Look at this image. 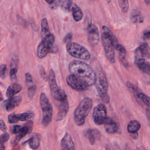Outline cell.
<instances>
[{"label":"cell","instance_id":"7","mask_svg":"<svg viewBox=\"0 0 150 150\" xmlns=\"http://www.w3.org/2000/svg\"><path fill=\"white\" fill-rule=\"evenodd\" d=\"M54 42V36L52 33H49L39 43L37 48V55L40 59L45 57L51 50Z\"/></svg>","mask_w":150,"mask_h":150},{"label":"cell","instance_id":"22","mask_svg":"<svg viewBox=\"0 0 150 150\" xmlns=\"http://www.w3.org/2000/svg\"><path fill=\"white\" fill-rule=\"evenodd\" d=\"M85 136L88 139L90 143L93 145L96 139L100 138V134L99 131L96 129H88L85 132Z\"/></svg>","mask_w":150,"mask_h":150},{"label":"cell","instance_id":"29","mask_svg":"<svg viewBox=\"0 0 150 150\" xmlns=\"http://www.w3.org/2000/svg\"><path fill=\"white\" fill-rule=\"evenodd\" d=\"M117 50H118L119 52V58H120L121 62L122 63V64L125 67H128V64L125 59L126 50H125V47L122 45H120V46H119V47L118 48V49Z\"/></svg>","mask_w":150,"mask_h":150},{"label":"cell","instance_id":"44","mask_svg":"<svg viewBox=\"0 0 150 150\" xmlns=\"http://www.w3.org/2000/svg\"><path fill=\"white\" fill-rule=\"evenodd\" d=\"M135 150H146V149H145V148L144 147H143V146H139V147L137 148Z\"/></svg>","mask_w":150,"mask_h":150},{"label":"cell","instance_id":"46","mask_svg":"<svg viewBox=\"0 0 150 150\" xmlns=\"http://www.w3.org/2000/svg\"><path fill=\"white\" fill-rule=\"evenodd\" d=\"M45 1H46V2H47L49 4L51 5V4H52V3H53V0H45Z\"/></svg>","mask_w":150,"mask_h":150},{"label":"cell","instance_id":"42","mask_svg":"<svg viewBox=\"0 0 150 150\" xmlns=\"http://www.w3.org/2000/svg\"><path fill=\"white\" fill-rule=\"evenodd\" d=\"M150 37V32L149 30H146L143 34V38L144 39H149Z\"/></svg>","mask_w":150,"mask_h":150},{"label":"cell","instance_id":"21","mask_svg":"<svg viewBox=\"0 0 150 150\" xmlns=\"http://www.w3.org/2000/svg\"><path fill=\"white\" fill-rule=\"evenodd\" d=\"M104 129L108 134H114L117 131L118 126L115 122L111 118L107 117L104 123Z\"/></svg>","mask_w":150,"mask_h":150},{"label":"cell","instance_id":"6","mask_svg":"<svg viewBox=\"0 0 150 150\" xmlns=\"http://www.w3.org/2000/svg\"><path fill=\"white\" fill-rule=\"evenodd\" d=\"M49 84L50 87V90L52 96L57 101H62L67 98L66 94L64 91L62 89H60L57 86L56 81L55 73L53 70L51 69L49 71Z\"/></svg>","mask_w":150,"mask_h":150},{"label":"cell","instance_id":"1","mask_svg":"<svg viewBox=\"0 0 150 150\" xmlns=\"http://www.w3.org/2000/svg\"><path fill=\"white\" fill-rule=\"evenodd\" d=\"M69 71L71 75L85 81L89 86L94 85L96 83L97 74L90 66L83 61L74 60L70 62Z\"/></svg>","mask_w":150,"mask_h":150},{"label":"cell","instance_id":"13","mask_svg":"<svg viewBox=\"0 0 150 150\" xmlns=\"http://www.w3.org/2000/svg\"><path fill=\"white\" fill-rule=\"evenodd\" d=\"M150 57L149 46L147 43H143L135 50V60L139 59L148 60Z\"/></svg>","mask_w":150,"mask_h":150},{"label":"cell","instance_id":"40","mask_svg":"<svg viewBox=\"0 0 150 150\" xmlns=\"http://www.w3.org/2000/svg\"><path fill=\"white\" fill-rule=\"evenodd\" d=\"M71 39H72V35L70 33H69L64 36L63 39V41L64 42H67L68 43L70 42V40H71Z\"/></svg>","mask_w":150,"mask_h":150},{"label":"cell","instance_id":"37","mask_svg":"<svg viewBox=\"0 0 150 150\" xmlns=\"http://www.w3.org/2000/svg\"><path fill=\"white\" fill-rule=\"evenodd\" d=\"M39 72H40V75L41 76V77L45 81H47L48 80V76L46 73V71L44 69L43 67L41 66L40 67V70H39Z\"/></svg>","mask_w":150,"mask_h":150},{"label":"cell","instance_id":"32","mask_svg":"<svg viewBox=\"0 0 150 150\" xmlns=\"http://www.w3.org/2000/svg\"><path fill=\"white\" fill-rule=\"evenodd\" d=\"M137 101L138 102L143 103L144 104L146 105L148 107L149 106V97L142 92H140L138 94L137 98Z\"/></svg>","mask_w":150,"mask_h":150},{"label":"cell","instance_id":"8","mask_svg":"<svg viewBox=\"0 0 150 150\" xmlns=\"http://www.w3.org/2000/svg\"><path fill=\"white\" fill-rule=\"evenodd\" d=\"M93 118L96 125L104 124L107 119V108L103 104H98L95 107L93 112Z\"/></svg>","mask_w":150,"mask_h":150},{"label":"cell","instance_id":"34","mask_svg":"<svg viewBox=\"0 0 150 150\" xmlns=\"http://www.w3.org/2000/svg\"><path fill=\"white\" fill-rule=\"evenodd\" d=\"M61 7L64 11H69L72 4V0H61Z\"/></svg>","mask_w":150,"mask_h":150},{"label":"cell","instance_id":"33","mask_svg":"<svg viewBox=\"0 0 150 150\" xmlns=\"http://www.w3.org/2000/svg\"><path fill=\"white\" fill-rule=\"evenodd\" d=\"M119 6L122 12L125 13L129 9V3L128 0H118Z\"/></svg>","mask_w":150,"mask_h":150},{"label":"cell","instance_id":"14","mask_svg":"<svg viewBox=\"0 0 150 150\" xmlns=\"http://www.w3.org/2000/svg\"><path fill=\"white\" fill-rule=\"evenodd\" d=\"M60 145L62 150H75L74 143L69 132H66L61 139Z\"/></svg>","mask_w":150,"mask_h":150},{"label":"cell","instance_id":"10","mask_svg":"<svg viewBox=\"0 0 150 150\" xmlns=\"http://www.w3.org/2000/svg\"><path fill=\"white\" fill-rule=\"evenodd\" d=\"M101 38L102 44H103L104 52L107 59L109 60V61L111 63H114L115 62V52H114V47L111 43L110 40L104 32L102 33Z\"/></svg>","mask_w":150,"mask_h":150},{"label":"cell","instance_id":"11","mask_svg":"<svg viewBox=\"0 0 150 150\" xmlns=\"http://www.w3.org/2000/svg\"><path fill=\"white\" fill-rule=\"evenodd\" d=\"M87 39L90 45L95 46L99 40V32L97 26L90 23L87 27Z\"/></svg>","mask_w":150,"mask_h":150},{"label":"cell","instance_id":"49","mask_svg":"<svg viewBox=\"0 0 150 150\" xmlns=\"http://www.w3.org/2000/svg\"><path fill=\"white\" fill-rule=\"evenodd\" d=\"M105 150H111V149H110V148L109 147V146L106 145V146H105Z\"/></svg>","mask_w":150,"mask_h":150},{"label":"cell","instance_id":"38","mask_svg":"<svg viewBox=\"0 0 150 150\" xmlns=\"http://www.w3.org/2000/svg\"><path fill=\"white\" fill-rule=\"evenodd\" d=\"M22 127H21V125H15L12 127V129H11V132L12 134H18L21 129Z\"/></svg>","mask_w":150,"mask_h":150},{"label":"cell","instance_id":"36","mask_svg":"<svg viewBox=\"0 0 150 150\" xmlns=\"http://www.w3.org/2000/svg\"><path fill=\"white\" fill-rule=\"evenodd\" d=\"M9 138V134L7 132H4L0 135V145L6 142Z\"/></svg>","mask_w":150,"mask_h":150},{"label":"cell","instance_id":"17","mask_svg":"<svg viewBox=\"0 0 150 150\" xmlns=\"http://www.w3.org/2000/svg\"><path fill=\"white\" fill-rule=\"evenodd\" d=\"M22 101L21 96H13L9 98L5 102V109L7 111H12L16 107L18 106Z\"/></svg>","mask_w":150,"mask_h":150},{"label":"cell","instance_id":"26","mask_svg":"<svg viewBox=\"0 0 150 150\" xmlns=\"http://www.w3.org/2000/svg\"><path fill=\"white\" fill-rule=\"evenodd\" d=\"M71 12L73 18L76 22H79L82 19L83 16V12L81 8L77 4H73V6H71Z\"/></svg>","mask_w":150,"mask_h":150},{"label":"cell","instance_id":"5","mask_svg":"<svg viewBox=\"0 0 150 150\" xmlns=\"http://www.w3.org/2000/svg\"><path fill=\"white\" fill-rule=\"evenodd\" d=\"M67 52L73 57L83 60H88L90 58V54L88 50L75 42H69L66 45Z\"/></svg>","mask_w":150,"mask_h":150},{"label":"cell","instance_id":"3","mask_svg":"<svg viewBox=\"0 0 150 150\" xmlns=\"http://www.w3.org/2000/svg\"><path fill=\"white\" fill-rule=\"evenodd\" d=\"M94 84L102 101L104 103H108L110 101V97L107 94L108 84L106 76L103 72H100L96 75V81Z\"/></svg>","mask_w":150,"mask_h":150},{"label":"cell","instance_id":"9","mask_svg":"<svg viewBox=\"0 0 150 150\" xmlns=\"http://www.w3.org/2000/svg\"><path fill=\"white\" fill-rule=\"evenodd\" d=\"M66 81L70 87L77 91H85L90 87L85 81L71 74L67 76Z\"/></svg>","mask_w":150,"mask_h":150},{"label":"cell","instance_id":"31","mask_svg":"<svg viewBox=\"0 0 150 150\" xmlns=\"http://www.w3.org/2000/svg\"><path fill=\"white\" fill-rule=\"evenodd\" d=\"M126 85L128 87V88L129 89L131 92L133 94V95L134 96L135 99L137 100L138 94L140 92H141L140 91V90L138 88V87L137 86H135V84H134L133 83H131L129 81H127L126 83Z\"/></svg>","mask_w":150,"mask_h":150},{"label":"cell","instance_id":"47","mask_svg":"<svg viewBox=\"0 0 150 150\" xmlns=\"http://www.w3.org/2000/svg\"><path fill=\"white\" fill-rule=\"evenodd\" d=\"M0 150H5V146L3 144L0 145Z\"/></svg>","mask_w":150,"mask_h":150},{"label":"cell","instance_id":"41","mask_svg":"<svg viewBox=\"0 0 150 150\" xmlns=\"http://www.w3.org/2000/svg\"><path fill=\"white\" fill-rule=\"evenodd\" d=\"M0 129L4 132H5L6 130V127L3 120H0Z\"/></svg>","mask_w":150,"mask_h":150},{"label":"cell","instance_id":"30","mask_svg":"<svg viewBox=\"0 0 150 150\" xmlns=\"http://www.w3.org/2000/svg\"><path fill=\"white\" fill-rule=\"evenodd\" d=\"M49 33V28L46 18L42 19L41 21V37L44 38Z\"/></svg>","mask_w":150,"mask_h":150},{"label":"cell","instance_id":"16","mask_svg":"<svg viewBox=\"0 0 150 150\" xmlns=\"http://www.w3.org/2000/svg\"><path fill=\"white\" fill-rule=\"evenodd\" d=\"M60 102V103L59 106V111L56 119L57 121L63 120L69 110V102L67 98Z\"/></svg>","mask_w":150,"mask_h":150},{"label":"cell","instance_id":"27","mask_svg":"<svg viewBox=\"0 0 150 150\" xmlns=\"http://www.w3.org/2000/svg\"><path fill=\"white\" fill-rule=\"evenodd\" d=\"M29 142V146L33 150H36L40 145V135L38 134H35L33 137H32L29 140H28Z\"/></svg>","mask_w":150,"mask_h":150},{"label":"cell","instance_id":"24","mask_svg":"<svg viewBox=\"0 0 150 150\" xmlns=\"http://www.w3.org/2000/svg\"><path fill=\"white\" fill-rule=\"evenodd\" d=\"M135 63L137 67L144 73L149 74L150 73V66L149 63L145 59H139L135 60Z\"/></svg>","mask_w":150,"mask_h":150},{"label":"cell","instance_id":"45","mask_svg":"<svg viewBox=\"0 0 150 150\" xmlns=\"http://www.w3.org/2000/svg\"><path fill=\"white\" fill-rule=\"evenodd\" d=\"M114 149H115V150H121V148H120L117 145H115V146H114Z\"/></svg>","mask_w":150,"mask_h":150},{"label":"cell","instance_id":"20","mask_svg":"<svg viewBox=\"0 0 150 150\" xmlns=\"http://www.w3.org/2000/svg\"><path fill=\"white\" fill-rule=\"evenodd\" d=\"M102 29L103 30V32L108 36V38H109V39L111 41V43L113 46V47L117 50L118 48L119 47V46H120L121 44L119 43L118 39H117L116 36L114 35V34L110 30V29L109 28H108L107 26H103L102 27Z\"/></svg>","mask_w":150,"mask_h":150},{"label":"cell","instance_id":"39","mask_svg":"<svg viewBox=\"0 0 150 150\" xmlns=\"http://www.w3.org/2000/svg\"><path fill=\"white\" fill-rule=\"evenodd\" d=\"M60 1H61V0H53L52 4L50 5L51 9H56L58 7V6L59 5V4H60Z\"/></svg>","mask_w":150,"mask_h":150},{"label":"cell","instance_id":"28","mask_svg":"<svg viewBox=\"0 0 150 150\" xmlns=\"http://www.w3.org/2000/svg\"><path fill=\"white\" fill-rule=\"evenodd\" d=\"M141 128L140 123L136 120L130 121L127 126V130L129 133L137 132Z\"/></svg>","mask_w":150,"mask_h":150},{"label":"cell","instance_id":"50","mask_svg":"<svg viewBox=\"0 0 150 150\" xmlns=\"http://www.w3.org/2000/svg\"><path fill=\"white\" fill-rule=\"evenodd\" d=\"M145 2L147 5H148L149 3V0H145Z\"/></svg>","mask_w":150,"mask_h":150},{"label":"cell","instance_id":"18","mask_svg":"<svg viewBox=\"0 0 150 150\" xmlns=\"http://www.w3.org/2000/svg\"><path fill=\"white\" fill-rule=\"evenodd\" d=\"M32 126H33L32 122L29 121V122L26 124L24 127H22L21 131L18 133L15 139H14V142L15 143L18 142L20 139L23 138L26 134L30 132L32 129Z\"/></svg>","mask_w":150,"mask_h":150},{"label":"cell","instance_id":"4","mask_svg":"<svg viewBox=\"0 0 150 150\" xmlns=\"http://www.w3.org/2000/svg\"><path fill=\"white\" fill-rule=\"evenodd\" d=\"M40 105L42 110V124L44 127H46L52 120L53 108L46 94L43 93H41L40 96Z\"/></svg>","mask_w":150,"mask_h":150},{"label":"cell","instance_id":"25","mask_svg":"<svg viewBox=\"0 0 150 150\" xmlns=\"http://www.w3.org/2000/svg\"><path fill=\"white\" fill-rule=\"evenodd\" d=\"M130 20L132 23H141L144 22V18L139 10L134 9L131 13Z\"/></svg>","mask_w":150,"mask_h":150},{"label":"cell","instance_id":"19","mask_svg":"<svg viewBox=\"0 0 150 150\" xmlns=\"http://www.w3.org/2000/svg\"><path fill=\"white\" fill-rule=\"evenodd\" d=\"M18 58L16 56L12 57L11 62L10 77L12 81H16L17 80L16 74L18 70Z\"/></svg>","mask_w":150,"mask_h":150},{"label":"cell","instance_id":"2","mask_svg":"<svg viewBox=\"0 0 150 150\" xmlns=\"http://www.w3.org/2000/svg\"><path fill=\"white\" fill-rule=\"evenodd\" d=\"M92 106L93 100L89 97H86L80 102L74 112V121L77 125L81 126L84 124L86 118L90 111Z\"/></svg>","mask_w":150,"mask_h":150},{"label":"cell","instance_id":"51","mask_svg":"<svg viewBox=\"0 0 150 150\" xmlns=\"http://www.w3.org/2000/svg\"></svg>","mask_w":150,"mask_h":150},{"label":"cell","instance_id":"12","mask_svg":"<svg viewBox=\"0 0 150 150\" xmlns=\"http://www.w3.org/2000/svg\"><path fill=\"white\" fill-rule=\"evenodd\" d=\"M34 117V114L32 111H28L22 114H11L8 116V122L11 124L16 123L20 121H28Z\"/></svg>","mask_w":150,"mask_h":150},{"label":"cell","instance_id":"48","mask_svg":"<svg viewBox=\"0 0 150 150\" xmlns=\"http://www.w3.org/2000/svg\"><path fill=\"white\" fill-rule=\"evenodd\" d=\"M2 100H3V96H2V94H1V93L0 92V101H1Z\"/></svg>","mask_w":150,"mask_h":150},{"label":"cell","instance_id":"43","mask_svg":"<svg viewBox=\"0 0 150 150\" xmlns=\"http://www.w3.org/2000/svg\"><path fill=\"white\" fill-rule=\"evenodd\" d=\"M138 132H135V133H132L131 134V137L134 139H136L137 138H138Z\"/></svg>","mask_w":150,"mask_h":150},{"label":"cell","instance_id":"35","mask_svg":"<svg viewBox=\"0 0 150 150\" xmlns=\"http://www.w3.org/2000/svg\"><path fill=\"white\" fill-rule=\"evenodd\" d=\"M7 74V67L6 65L5 64H1L0 66V77L2 79H5Z\"/></svg>","mask_w":150,"mask_h":150},{"label":"cell","instance_id":"15","mask_svg":"<svg viewBox=\"0 0 150 150\" xmlns=\"http://www.w3.org/2000/svg\"><path fill=\"white\" fill-rule=\"evenodd\" d=\"M25 76V83L28 88V94L30 98H32L34 96L36 90V86L33 83L31 74L29 73H26Z\"/></svg>","mask_w":150,"mask_h":150},{"label":"cell","instance_id":"23","mask_svg":"<svg viewBox=\"0 0 150 150\" xmlns=\"http://www.w3.org/2000/svg\"><path fill=\"white\" fill-rule=\"evenodd\" d=\"M22 89V87L21 85L14 83L9 86L8 87L6 91V95L8 98H11L13 97L15 94L19 93Z\"/></svg>","mask_w":150,"mask_h":150}]
</instances>
